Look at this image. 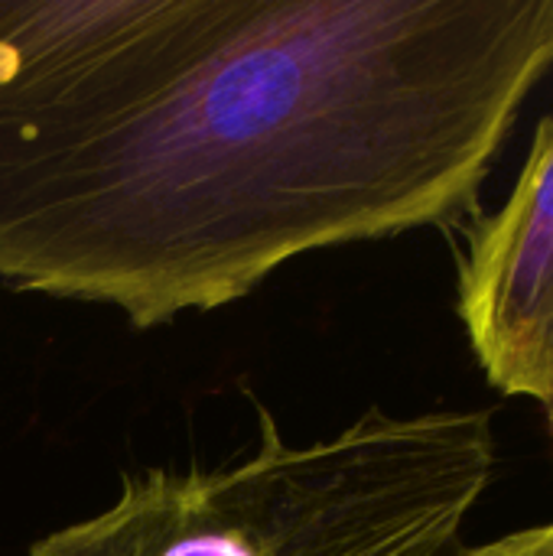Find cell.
Wrapping results in <instances>:
<instances>
[{"label":"cell","mask_w":553,"mask_h":556,"mask_svg":"<svg viewBox=\"0 0 553 556\" xmlns=\"http://www.w3.org/2000/svg\"><path fill=\"white\" fill-rule=\"evenodd\" d=\"M553 0H81L0 68V280L153 329L466 215Z\"/></svg>","instance_id":"6da1fadb"},{"label":"cell","mask_w":553,"mask_h":556,"mask_svg":"<svg viewBox=\"0 0 553 556\" xmlns=\"http://www.w3.org/2000/svg\"><path fill=\"white\" fill-rule=\"evenodd\" d=\"M254 407L251 456L124 476L111 508L26 556H447L495 472L482 410H372L329 440L290 443Z\"/></svg>","instance_id":"7a4b0ae2"},{"label":"cell","mask_w":553,"mask_h":556,"mask_svg":"<svg viewBox=\"0 0 553 556\" xmlns=\"http://www.w3.org/2000/svg\"><path fill=\"white\" fill-rule=\"evenodd\" d=\"M460 316L502 394L553 407V114L512 195L469 228Z\"/></svg>","instance_id":"3957f363"},{"label":"cell","mask_w":553,"mask_h":556,"mask_svg":"<svg viewBox=\"0 0 553 556\" xmlns=\"http://www.w3.org/2000/svg\"><path fill=\"white\" fill-rule=\"evenodd\" d=\"M447 556H553V525L528 528V531L499 538V541H492V544L469 547V551H460V554Z\"/></svg>","instance_id":"277c9868"},{"label":"cell","mask_w":553,"mask_h":556,"mask_svg":"<svg viewBox=\"0 0 553 556\" xmlns=\"http://www.w3.org/2000/svg\"><path fill=\"white\" fill-rule=\"evenodd\" d=\"M551 427H553V407H551Z\"/></svg>","instance_id":"5b68a950"}]
</instances>
